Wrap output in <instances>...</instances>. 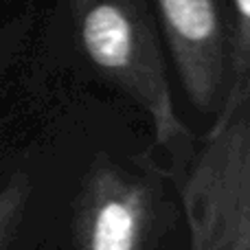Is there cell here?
Listing matches in <instances>:
<instances>
[{"mask_svg":"<svg viewBox=\"0 0 250 250\" xmlns=\"http://www.w3.org/2000/svg\"><path fill=\"white\" fill-rule=\"evenodd\" d=\"M73 16L88 60L145 112L167 169H187L193 141L176 110L145 0H73Z\"/></svg>","mask_w":250,"mask_h":250,"instance_id":"cell-1","label":"cell"},{"mask_svg":"<svg viewBox=\"0 0 250 250\" xmlns=\"http://www.w3.org/2000/svg\"><path fill=\"white\" fill-rule=\"evenodd\" d=\"M187 250H250V95H224L182 182Z\"/></svg>","mask_w":250,"mask_h":250,"instance_id":"cell-2","label":"cell"},{"mask_svg":"<svg viewBox=\"0 0 250 250\" xmlns=\"http://www.w3.org/2000/svg\"><path fill=\"white\" fill-rule=\"evenodd\" d=\"M156 222L149 182L110 156L90 163L73 202L75 250H145Z\"/></svg>","mask_w":250,"mask_h":250,"instance_id":"cell-3","label":"cell"},{"mask_svg":"<svg viewBox=\"0 0 250 250\" xmlns=\"http://www.w3.org/2000/svg\"><path fill=\"white\" fill-rule=\"evenodd\" d=\"M171 60L198 110L217 104L229 70V38L217 0H156Z\"/></svg>","mask_w":250,"mask_h":250,"instance_id":"cell-4","label":"cell"},{"mask_svg":"<svg viewBox=\"0 0 250 250\" xmlns=\"http://www.w3.org/2000/svg\"><path fill=\"white\" fill-rule=\"evenodd\" d=\"M235 29L229 48L230 86L226 95H250V0H233Z\"/></svg>","mask_w":250,"mask_h":250,"instance_id":"cell-5","label":"cell"},{"mask_svg":"<svg viewBox=\"0 0 250 250\" xmlns=\"http://www.w3.org/2000/svg\"><path fill=\"white\" fill-rule=\"evenodd\" d=\"M33 182L26 173L18 171L0 187V250L7 248L20 226L29 207Z\"/></svg>","mask_w":250,"mask_h":250,"instance_id":"cell-6","label":"cell"},{"mask_svg":"<svg viewBox=\"0 0 250 250\" xmlns=\"http://www.w3.org/2000/svg\"><path fill=\"white\" fill-rule=\"evenodd\" d=\"M20 38H22V24L20 22H11L9 26H4V29L0 31V75L4 73L7 64L11 62Z\"/></svg>","mask_w":250,"mask_h":250,"instance_id":"cell-7","label":"cell"}]
</instances>
